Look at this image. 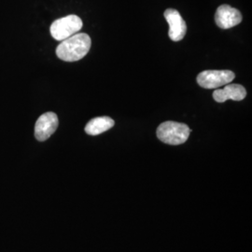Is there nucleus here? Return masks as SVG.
Listing matches in <instances>:
<instances>
[{"instance_id":"8","label":"nucleus","mask_w":252,"mask_h":252,"mask_svg":"<svg viewBox=\"0 0 252 252\" xmlns=\"http://www.w3.org/2000/svg\"><path fill=\"white\" fill-rule=\"evenodd\" d=\"M247 95V91L240 84H226L224 88L217 89L213 93V98L218 103H223L227 100L241 101Z\"/></svg>"},{"instance_id":"4","label":"nucleus","mask_w":252,"mask_h":252,"mask_svg":"<svg viewBox=\"0 0 252 252\" xmlns=\"http://www.w3.org/2000/svg\"><path fill=\"white\" fill-rule=\"evenodd\" d=\"M235 75L231 70H205L197 76V83L205 89H219L231 83Z\"/></svg>"},{"instance_id":"7","label":"nucleus","mask_w":252,"mask_h":252,"mask_svg":"<svg viewBox=\"0 0 252 252\" xmlns=\"http://www.w3.org/2000/svg\"><path fill=\"white\" fill-rule=\"evenodd\" d=\"M215 21L220 28L229 29L242 22V15L238 9L232 8L229 5H221L217 9Z\"/></svg>"},{"instance_id":"1","label":"nucleus","mask_w":252,"mask_h":252,"mask_svg":"<svg viewBox=\"0 0 252 252\" xmlns=\"http://www.w3.org/2000/svg\"><path fill=\"white\" fill-rule=\"evenodd\" d=\"M92 40L85 33H77L63 40L56 48V55L64 62H76L90 51Z\"/></svg>"},{"instance_id":"6","label":"nucleus","mask_w":252,"mask_h":252,"mask_svg":"<svg viewBox=\"0 0 252 252\" xmlns=\"http://www.w3.org/2000/svg\"><path fill=\"white\" fill-rule=\"evenodd\" d=\"M164 18L169 25L168 35L173 41H180L186 35L187 26L177 9H168L164 11Z\"/></svg>"},{"instance_id":"5","label":"nucleus","mask_w":252,"mask_h":252,"mask_svg":"<svg viewBox=\"0 0 252 252\" xmlns=\"http://www.w3.org/2000/svg\"><path fill=\"white\" fill-rule=\"evenodd\" d=\"M59 120L54 112H46L37 119L35 126V136L38 141H45L54 134Z\"/></svg>"},{"instance_id":"3","label":"nucleus","mask_w":252,"mask_h":252,"mask_svg":"<svg viewBox=\"0 0 252 252\" xmlns=\"http://www.w3.org/2000/svg\"><path fill=\"white\" fill-rule=\"evenodd\" d=\"M82 21L77 15H67L57 19L51 26V35L54 39L63 41L67 37L77 34L82 28Z\"/></svg>"},{"instance_id":"9","label":"nucleus","mask_w":252,"mask_h":252,"mask_svg":"<svg viewBox=\"0 0 252 252\" xmlns=\"http://www.w3.org/2000/svg\"><path fill=\"white\" fill-rule=\"evenodd\" d=\"M115 125V122L111 118L104 116L91 120L85 126V132L90 135H97L111 129Z\"/></svg>"},{"instance_id":"2","label":"nucleus","mask_w":252,"mask_h":252,"mask_svg":"<svg viewBox=\"0 0 252 252\" xmlns=\"http://www.w3.org/2000/svg\"><path fill=\"white\" fill-rule=\"evenodd\" d=\"M190 129L185 124L177 122H164L157 128V137L165 144L180 145L185 143L190 134Z\"/></svg>"}]
</instances>
